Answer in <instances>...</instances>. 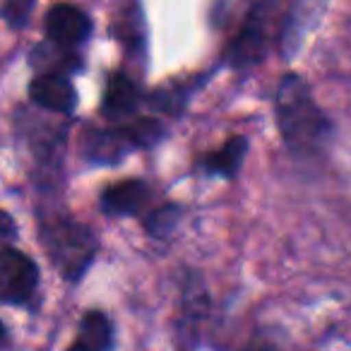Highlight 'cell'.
<instances>
[{
    "mask_svg": "<svg viewBox=\"0 0 351 351\" xmlns=\"http://www.w3.org/2000/svg\"><path fill=\"white\" fill-rule=\"evenodd\" d=\"M181 306L176 317V349L178 351H197L200 346L202 320L210 313V298L197 277H188L181 293Z\"/></svg>",
    "mask_w": 351,
    "mask_h": 351,
    "instance_id": "5",
    "label": "cell"
},
{
    "mask_svg": "<svg viewBox=\"0 0 351 351\" xmlns=\"http://www.w3.org/2000/svg\"><path fill=\"white\" fill-rule=\"evenodd\" d=\"M32 8H34V0H5V8H3V17L10 27L20 29L27 25L32 15Z\"/></svg>",
    "mask_w": 351,
    "mask_h": 351,
    "instance_id": "15",
    "label": "cell"
},
{
    "mask_svg": "<svg viewBox=\"0 0 351 351\" xmlns=\"http://www.w3.org/2000/svg\"><path fill=\"white\" fill-rule=\"evenodd\" d=\"M183 215V207L181 205H161L156 207L154 212H149L145 219V231L149 234V239L156 241H166L173 229L178 226Z\"/></svg>",
    "mask_w": 351,
    "mask_h": 351,
    "instance_id": "14",
    "label": "cell"
},
{
    "mask_svg": "<svg viewBox=\"0 0 351 351\" xmlns=\"http://www.w3.org/2000/svg\"><path fill=\"white\" fill-rule=\"evenodd\" d=\"M274 121L287 149L298 159L322 156L332 140V121L315 101L306 80L287 73L274 92Z\"/></svg>",
    "mask_w": 351,
    "mask_h": 351,
    "instance_id": "1",
    "label": "cell"
},
{
    "mask_svg": "<svg viewBox=\"0 0 351 351\" xmlns=\"http://www.w3.org/2000/svg\"><path fill=\"white\" fill-rule=\"evenodd\" d=\"M3 239H5V243L15 239V221H12L10 212H3Z\"/></svg>",
    "mask_w": 351,
    "mask_h": 351,
    "instance_id": "16",
    "label": "cell"
},
{
    "mask_svg": "<svg viewBox=\"0 0 351 351\" xmlns=\"http://www.w3.org/2000/svg\"><path fill=\"white\" fill-rule=\"evenodd\" d=\"M44 27L51 44H58L63 49H77L92 34V20L82 8L73 3H56L46 12Z\"/></svg>",
    "mask_w": 351,
    "mask_h": 351,
    "instance_id": "6",
    "label": "cell"
},
{
    "mask_svg": "<svg viewBox=\"0 0 351 351\" xmlns=\"http://www.w3.org/2000/svg\"><path fill=\"white\" fill-rule=\"evenodd\" d=\"M39 291V267L27 253L5 243L0 253V298L5 306H29Z\"/></svg>",
    "mask_w": 351,
    "mask_h": 351,
    "instance_id": "4",
    "label": "cell"
},
{
    "mask_svg": "<svg viewBox=\"0 0 351 351\" xmlns=\"http://www.w3.org/2000/svg\"><path fill=\"white\" fill-rule=\"evenodd\" d=\"M325 5H327V0H296V3H293V10L289 12L287 27H284V32H282L284 56H287V58H291V56L296 53V49L301 46L308 29H313L315 22L320 20Z\"/></svg>",
    "mask_w": 351,
    "mask_h": 351,
    "instance_id": "12",
    "label": "cell"
},
{
    "mask_svg": "<svg viewBox=\"0 0 351 351\" xmlns=\"http://www.w3.org/2000/svg\"><path fill=\"white\" fill-rule=\"evenodd\" d=\"M248 140L243 135H236L231 140H226L219 149L205 154L200 161H197V169L205 176H215V178H236V173L241 171L245 161V154H248Z\"/></svg>",
    "mask_w": 351,
    "mask_h": 351,
    "instance_id": "11",
    "label": "cell"
},
{
    "mask_svg": "<svg viewBox=\"0 0 351 351\" xmlns=\"http://www.w3.org/2000/svg\"><path fill=\"white\" fill-rule=\"evenodd\" d=\"M29 101L56 116H70L77 108V92L68 75L39 73L29 82Z\"/></svg>",
    "mask_w": 351,
    "mask_h": 351,
    "instance_id": "7",
    "label": "cell"
},
{
    "mask_svg": "<svg viewBox=\"0 0 351 351\" xmlns=\"http://www.w3.org/2000/svg\"><path fill=\"white\" fill-rule=\"evenodd\" d=\"M245 351H277L272 344H267V341H258V344H253V346H248Z\"/></svg>",
    "mask_w": 351,
    "mask_h": 351,
    "instance_id": "17",
    "label": "cell"
},
{
    "mask_svg": "<svg viewBox=\"0 0 351 351\" xmlns=\"http://www.w3.org/2000/svg\"><path fill=\"white\" fill-rule=\"evenodd\" d=\"M274 17V3L263 0L248 12L243 27L236 32L234 41L226 49V63L236 70H248L265 58L269 49V27Z\"/></svg>",
    "mask_w": 351,
    "mask_h": 351,
    "instance_id": "3",
    "label": "cell"
},
{
    "mask_svg": "<svg viewBox=\"0 0 351 351\" xmlns=\"http://www.w3.org/2000/svg\"><path fill=\"white\" fill-rule=\"evenodd\" d=\"M140 104H142V92L135 84V80H130L125 73H116L108 77L106 92H104V101H101L104 118H108V121L130 118L140 108Z\"/></svg>",
    "mask_w": 351,
    "mask_h": 351,
    "instance_id": "10",
    "label": "cell"
},
{
    "mask_svg": "<svg viewBox=\"0 0 351 351\" xmlns=\"http://www.w3.org/2000/svg\"><path fill=\"white\" fill-rule=\"evenodd\" d=\"M80 341L94 351H111L116 344L113 335V322L106 313L87 311L80 320Z\"/></svg>",
    "mask_w": 351,
    "mask_h": 351,
    "instance_id": "13",
    "label": "cell"
},
{
    "mask_svg": "<svg viewBox=\"0 0 351 351\" xmlns=\"http://www.w3.org/2000/svg\"><path fill=\"white\" fill-rule=\"evenodd\" d=\"M152 200V186L142 178H125L121 183L104 188L99 197V207L106 217L121 219V217H135Z\"/></svg>",
    "mask_w": 351,
    "mask_h": 351,
    "instance_id": "9",
    "label": "cell"
},
{
    "mask_svg": "<svg viewBox=\"0 0 351 351\" xmlns=\"http://www.w3.org/2000/svg\"><path fill=\"white\" fill-rule=\"evenodd\" d=\"M68 351H94V349H89V346H87V344H82V341H80V339H77V341H75V344H73V346H70V349H68Z\"/></svg>",
    "mask_w": 351,
    "mask_h": 351,
    "instance_id": "18",
    "label": "cell"
},
{
    "mask_svg": "<svg viewBox=\"0 0 351 351\" xmlns=\"http://www.w3.org/2000/svg\"><path fill=\"white\" fill-rule=\"evenodd\" d=\"M132 149H137V145L125 125L104 128V130L92 128L82 137V154L89 164H104V166L121 164L123 156L130 154Z\"/></svg>",
    "mask_w": 351,
    "mask_h": 351,
    "instance_id": "8",
    "label": "cell"
},
{
    "mask_svg": "<svg viewBox=\"0 0 351 351\" xmlns=\"http://www.w3.org/2000/svg\"><path fill=\"white\" fill-rule=\"evenodd\" d=\"M39 241L53 269L70 284H77L97 260V234L68 215L41 217Z\"/></svg>",
    "mask_w": 351,
    "mask_h": 351,
    "instance_id": "2",
    "label": "cell"
}]
</instances>
